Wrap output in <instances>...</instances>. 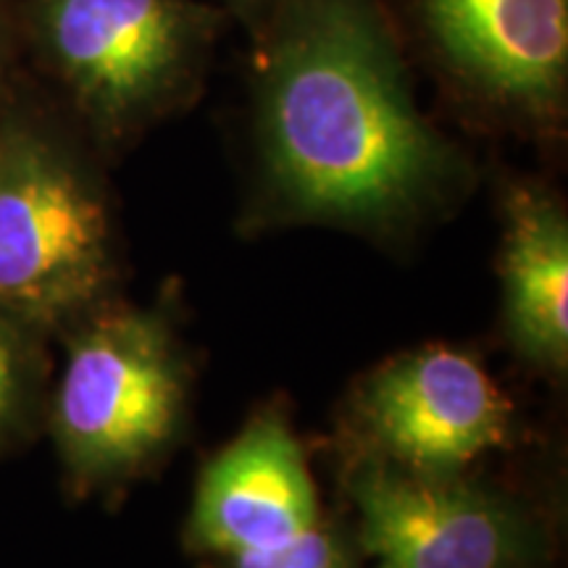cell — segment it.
Wrapping results in <instances>:
<instances>
[{"label": "cell", "instance_id": "obj_1", "mask_svg": "<svg viewBox=\"0 0 568 568\" xmlns=\"http://www.w3.org/2000/svg\"><path fill=\"white\" fill-rule=\"evenodd\" d=\"M261 30L258 140L268 187L303 219H406L453 159L408 88L379 0H284Z\"/></svg>", "mask_w": 568, "mask_h": 568}, {"label": "cell", "instance_id": "obj_7", "mask_svg": "<svg viewBox=\"0 0 568 568\" xmlns=\"http://www.w3.org/2000/svg\"><path fill=\"white\" fill-rule=\"evenodd\" d=\"M418 24L458 84L497 109L552 116L568 80V0H416Z\"/></svg>", "mask_w": 568, "mask_h": 568}, {"label": "cell", "instance_id": "obj_8", "mask_svg": "<svg viewBox=\"0 0 568 568\" xmlns=\"http://www.w3.org/2000/svg\"><path fill=\"white\" fill-rule=\"evenodd\" d=\"M316 489L293 432L261 416L205 468L190 514V542L234 558L276 548L314 529Z\"/></svg>", "mask_w": 568, "mask_h": 568}, {"label": "cell", "instance_id": "obj_5", "mask_svg": "<svg viewBox=\"0 0 568 568\" xmlns=\"http://www.w3.org/2000/svg\"><path fill=\"white\" fill-rule=\"evenodd\" d=\"M361 548L374 568H527L535 527L503 497L368 464L351 485Z\"/></svg>", "mask_w": 568, "mask_h": 568}, {"label": "cell", "instance_id": "obj_6", "mask_svg": "<svg viewBox=\"0 0 568 568\" xmlns=\"http://www.w3.org/2000/svg\"><path fill=\"white\" fill-rule=\"evenodd\" d=\"M358 414L389 464L422 477H456L508 439L510 403L471 355L424 347L366 382Z\"/></svg>", "mask_w": 568, "mask_h": 568}, {"label": "cell", "instance_id": "obj_4", "mask_svg": "<svg viewBox=\"0 0 568 568\" xmlns=\"http://www.w3.org/2000/svg\"><path fill=\"white\" fill-rule=\"evenodd\" d=\"M182 403V366L161 318L111 314L71 345L55 397V437L74 474L119 477L169 443Z\"/></svg>", "mask_w": 568, "mask_h": 568}, {"label": "cell", "instance_id": "obj_9", "mask_svg": "<svg viewBox=\"0 0 568 568\" xmlns=\"http://www.w3.org/2000/svg\"><path fill=\"white\" fill-rule=\"evenodd\" d=\"M506 322L518 351L564 372L568 361V222L539 187L516 184L503 234Z\"/></svg>", "mask_w": 568, "mask_h": 568}, {"label": "cell", "instance_id": "obj_2", "mask_svg": "<svg viewBox=\"0 0 568 568\" xmlns=\"http://www.w3.org/2000/svg\"><path fill=\"white\" fill-rule=\"evenodd\" d=\"M109 268V216L88 176L38 134H0V308L59 322Z\"/></svg>", "mask_w": 568, "mask_h": 568}, {"label": "cell", "instance_id": "obj_11", "mask_svg": "<svg viewBox=\"0 0 568 568\" xmlns=\"http://www.w3.org/2000/svg\"><path fill=\"white\" fill-rule=\"evenodd\" d=\"M19 385V366H17V353H13L11 339L6 337V332L0 329V422L11 410L13 395H17Z\"/></svg>", "mask_w": 568, "mask_h": 568}, {"label": "cell", "instance_id": "obj_10", "mask_svg": "<svg viewBox=\"0 0 568 568\" xmlns=\"http://www.w3.org/2000/svg\"><path fill=\"white\" fill-rule=\"evenodd\" d=\"M230 568H355L351 552L322 521L276 548L226 558Z\"/></svg>", "mask_w": 568, "mask_h": 568}, {"label": "cell", "instance_id": "obj_3", "mask_svg": "<svg viewBox=\"0 0 568 568\" xmlns=\"http://www.w3.org/2000/svg\"><path fill=\"white\" fill-rule=\"evenodd\" d=\"M222 11L195 0H40L48 59L88 113L130 126L187 88Z\"/></svg>", "mask_w": 568, "mask_h": 568}, {"label": "cell", "instance_id": "obj_12", "mask_svg": "<svg viewBox=\"0 0 568 568\" xmlns=\"http://www.w3.org/2000/svg\"><path fill=\"white\" fill-rule=\"evenodd\" d=\"M224 3L237 13H243L247 21H255V24L261 27L276 9H280L284 0H224Z\"/></svg>", "mask_w": 568, "mask_h": 568}]
</instances>
